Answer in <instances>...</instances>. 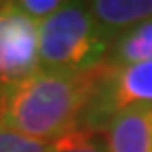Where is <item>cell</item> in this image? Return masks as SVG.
<instances>
[{"mask_svg": "<svg viewBox=\"0 0 152 152\" xmlns=\"http://www.w3.org/2000/svg\"><path fill=\"white\" fill-rule=\"evenodd\" d=\"M112 72L104 61L83 72L36 74L0 87V127L40 142H55L87 123Z\"/></svg>", "mask_w": 152, "mask_h": 152, "instance_id": "6da1fadb", "label": "cell"}, {"mask_svg": "<svg viewBox=\"0 0 152 152\" xmlns=\"http://www.w3.org/2000/svg\"><path fill=\"white\" fill-rule=\"evenodd\" d=\"M17 9L23 11L28 17H32L34 21H45L51 15H55L66 2L64 0H17Z\"/></svg>", "mask_w": 152, "mask_h": 152, "instance_id": "30bf717a", "label": "cell"}, {"mask_svg": "<svg viewBox=\"0 0 152 152\" xmlns=\"http://www.w3.org/2000/svg\"><path fill=\"white\" fill-rule=\"evenodd\" d=\"M108 152H152V106L112 114L102 129Z\"/></svg>", "mask_w": 152, "mask_h": 152, "instance_id": "5b68a950", "label": "cell"}, {"mask_svg": "<svg viewBox=\"0 0 152 152\" xmlns=\"http://www.w3.org/2000/svg\"><path fill=\"white\" fill-rule=\"evenodd\" d=\"M38 28L40 23L15 2H0V87L15 85L40 70Z\"/></svg>", "mask_w": 152, "mask_h": 152, "instance_id": "3957f363", "label": "cell"}, {"mask_svg": "<svg viewBox=\"0 0 152 152\" xmlns=\"http://www.w3.org/2000/svg\"><path fill=\"white\" fill-rule=\"evenodd\" d=\"M106 61L116 68L152 61V19L114 38Z\"/></svg>", "mask_w": 152, "mask_h": 152, "instance_id": "52a82bcc", "label": "cell"}, {"mask_svg": "<svg viewBox=\"0 0 152 152\" xmlns=\"http://www.w3.org/2000/svg\"><path fill=\"white\" fill-rule=\"evenodd\" d=\"M51 152H108L102 129L80 125L74 131L51 142Z\"/></svg>", "mask_w": 152, "mask_h": 152, "instance_id": "ba28073f", "label": "cell"}, {"mask_svg": "<svg viewBox=\"0 0 152 152\" xmlns=\"http://www.w3.org/2000/svg\"><path fill=\"white\" fill-rule=\"evenodd\" d=\"M89 11L104 34L114 40L123 32L152 19V0H93Z\"/></svg>", "mask_w": 152, "mask_h": 152, "instance_id": "8992f818", "label": "cell"}, {"mask_svg": "<svg viewBox=\"0 0 152 152\" xmlns=\"http://www.w3.org/2000/svg\"><path fill=\"white\" fill-rule=\"evenodd\" d=\"M133 106H152V61L123 68L112 66L110 78L93 104L85 125L102 129L99 114H104L108 123L112 114Z\"/></svg>", "mask_w": 152, "mask_h": 152, "instance_id": "277c9868", "label": "cell"}, {"mask_svg": "<svg viewBox=\"0 0 152 152\" xmlns=\"http://www.w3.org/2000/svg\"><path fill=\"white\" fill-rule=\"evenodd\" d=\"M112 40L97 26L89 2H66L38 28L40 70L83 72L108 59Z\"/></svg>", "mask_w": 152, "mask_h": 152, "instance_id": "7a4b0ae2", "label": "cell"}, {"mask_svg": "<svg viewBox=\"0 0 152 152\" xmlns=\"http://www.w3.org/2000/svg\"><path fill=\"white\" fill-rule=\"evenodd\" d=\"M0 91H2V89H0Z\"/></svg>", "mask_w": 152, "mask_h": 152, "instance_id": "8fae6325", "label": "cell"}, {"mask_svg": "<svg viewBox=\"0 0 152 152\" xmlns=\"http://www.w3.org/2000/svg\"><path fill=\"white\" fill-rule=\"evenodd\" d=\"M0 152H51V142L26 137L21 133L0 127Z\"/></svg>", "mask_w": 152, "mask_h": 152, "instance_id": "9c48e42d", "label": "cell"}]
</instances>
